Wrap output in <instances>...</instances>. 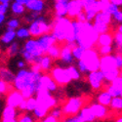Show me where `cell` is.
<instances>
[{
  "instance_id": "obj_9",
  "label": "cell",
  "mask_w": 122,
  "mask_h": 122,
  "mask_svg": "<svg viewBox=\"0 0 122 122\" xmlns=\"http://www.w3.org/2000/svg\"><path fill=\"white\" fill-rule=\"evenodd\" d=\"M49 74L55 80V82L59 86H66L72 81L67 66H56L52 68V70L50 71Z\"/></svg>"
},
{
  "instance_id": "obj_29",
  "label": "cell",
  "mask_w": 122,
  "mask_h": 122,
  "mask_svg": "<svg viewBox=\"0 0 122 122\" xmlns=\"http://www.w3.org/2000/svg\"><path fill=\"white\" fill-rule=\"evenodd\" d=\"M111 99H112V97H111V95L108 93V91L107 89L102 90L97 96V103L108 107L110 102H111Z\"/></svg>"
},
{
  "instance_id": "obj_43",
  "label": "cell",
  "mask_w": 122,
  "mask_h": 122,
  "mask_svg": "<svg viewBox=\"0 0 122 122\" xmlns=\"http://www.w3.org/2000/svg\"><path fill=\"white\" fill-rule=\"evenodd\" d=\"M49 114L51 115V116H53V117H55V118H58V119H60L61 117L63 116V110H62V107H60V106H55L54 107H52L50 109V111H49Z\"/></svg>"
},
{
  "instance_id": "obj_37",
  "label": "cell",
  "mask_w": 122,
  "mask_h": 122,
  "mask_svg": "<svg viewBox=\"0 0 122 122\" xmlns=\"http://www.w3.org/2000/svg\"><path fill=\"white\" fill-rule=\"evenodd\" d=\"M67 68H68V71H69V74H70V77H71L72 81H78L82 78V74H81V72L78 70L75 65L69 66H67Z\"/></svg>"
},
{
  "instance_id": "obj_24",
  "label": "cell",
  "mask_w": 122,
  "mask_h": 122,
  "mask_svg": "<svg viewBox=\"0 0 122 122\" xmlns=\"http://www.w3.org/2000/svg\"><path fill=\"white\" fill-rule=\"evenodd\" d=\"M37 106V100L35 97H29L27 99H25L24 102L19 107V109L23 112H29L31 113L34 110V108Z\"/></svg>"
},
{
  "instance_id": "obj_15",
  "label": "cell",
  "mask_w": 122,
  "mask_h": 122,
  "mask_svg": "<svg viewBox=\"0 0 122 122\" xmlns=\"http://www.w3.org/2000/svg\"><path fill=\"white\" fill-rule=\"evenodd\" d=\"M36 39V41L38 43V46L39 48L42 50V52L44 54L47 53V51L52 47L53 45H55L57 42H56V39L54 38V36L52 35L51 32H47V33H44L42 35L38 36Z\"/></svg>"
},
{
  "instance_id": "obj_53",
  "label": "cell",
  "mask_w": 122,
  "mask_h": 122,
  "mask_svg": "<svg viewBox=\"0 0 122 122\" xmlns=\"http://www.w3.org/2000/svg\"><path fill=\"white\" fill-rule=\"evenodd\" d=\"M76 20L78 22H80V23H85V22H87L86 21V15H85V12L83 11V12H81L77 17H76Z\"/></svg>"
},
{
  "instance_id": "obj_39",
  "label": "cell",
  "mask_w": 122,
  "mask_h": 122,
  "mask_svg": "<svg viewBox=\"0 0 122 122\" xmlns=\"http://www.w3.org/2000/svg\"><path fill=\"white\" fill-rule=\"evenodd\" d=\"M85 50L83 47L81 46H78V45H74L72 48H71V53H72V56L74 58L75 61H78V60H81V58L83 57L84 53H85Z\"/></svg>"
},
{
  "instance_id": "obj_51",
  "label": "cell",
  "mask_w": 122,
  "mask_h": 122,
  "mask_svg": "<svg viewBox=\"0 0 122 122\" xmlns=\"http://www.w3.org/2000/svg\"><path fill=\"white\" fill-rule=\"evenodd\" d=\"M9 10H10V4H2V3H0V14L6 15Z\"/></svg>"
},
{
  "instance_id": "obj_59",
  "label": "cell",
  "mask_w": 122,
  "mask_h": 122,
  "mask_svg": "<svg viewBox=\"0 0 122 122\" xmlns=\"http://www.w3.org/2000/svg\"><path fill=\"white\" fill-rule=\"evenodd\" d=\"M2 109H3V100H2L1 96H0V112L2 111Z\"/></svg>"
},
{
  "instance_id": "obj_52",
  "label": "cell",
  "mask_w": 122,
  "mask_h": 122,
  "mask_svg": "<svg viewBox=\"0 0 122 122\" xmlns=\"http://www.w3.org/2000/svg\"><path fill=\"white\" fill-rule=\"evenodd\" d=\"M17 66L19 69H23V68H26L27 67V63L25 60H20L17 62Z\"/></svg>"
},
{
  "instance_id": "obj_14",
  "label": "cell",
  "mask_w": 122,
  "mask_h": 122,
  "mask_svg": "<svg viewBox=\"0 0 122 122\" xmlns=\"http://www.w3.org/2000/svg\"><path fill=\"white\" fill-rule=\"evenodd\" d=\"M24 100H25V98L23 97L21 92L13 89V90H10L7 93L5 103H6V106L12 107L18 109L19 107L21 106V104L24 102Z\"/></svg>"
},
{
  "instance_id": "obj_36",
  "label": "cell",
  "mask_w": 122,
  "mask_h": 122,
  "mask_svg": "<svg viewBox=\"0 0 122 122\" xmlns=\"http://www.w3.org/2000/svg\"><path fill=\"white\" fill-rule=\"evenodd\" d=\"M60 53H61V46L59 45V44H55V45H53L52 47H51L48 51H47V55L49 56V57H51L54 61H57L58 59H59V57H60Z\"/></svg>"
},
{
  "instance_id": "obj_57",
  "label": "cell",
  "mask_w": 122,
  "mask_h": 122,
  "mask_svg": "<svg viewBox=\"0 0 122 122\" xmlns=\"http://www.w3.org/2000/svg\"><path fill=\"white\" fill-rule=\"evenodd\" d=\"M13 2V0H0V3L2 4H11Z\"/></svg>"
},
{
  "instance_id": "obj_35",
  "label": "cell",
  "mask_w": 122,
  "mask_h": 122,
  "mask_svg": "<svg viewBox=\"0 0 122 122\" xmlns=\"http://www.w3.org/2000/svg\"><path fill=\"white\" fill-rule=\"evenodd\" d=\"M21 44H20V42L18 41H14L12 42L11 44L8 45V48H7V55L9 57H15L16 55H18L20 53V51H21Z\"/></svg>"
},
{
  "instance_id": "obj_17",
  "label": "cell",
  "mask_w": 122,
  "mask_h": 122,
  "mask_svg": "<svg viewBox=\"0 0 122 122\" xmlns=\"http://www.w3.org/2000/svg\"><path fill=\"white\" fill-rule=\"evenodd\" d=\"M83 11H84V9H83L82 0H68L67 17L70 20L76 19V17Z\"/></svg>"
},
{
  "instance_id": "obj_23",
  "label": "cell",
  "mask_w": 122,
  "mask_h": 122,
  "mask_svg": "<svg viewBox=\"0 0 122 122\" xmlns=\"http://www.w3.org/2000/svg\"><path fill=\"white\" fill-rule=\"evenodd\" d=\"M108 93L111 95V97H120L122 93V78L120 76L116 77L112 82H110L107 88Z\"/></svg>"
},
{
  "instance_id": "obj_42",
  "label": "cell",
  "mask_w": 122,
  "mask_h": 122,
  "mask_svg": "<svg viewBox=\"0 0 122 122\" xmlns=\"http://www.w3.org/2000/svg\"><path fill=\"white\" fill-rule=\"evenodd\" d=\"M18 117H19V118H17L18 122H36V119L34 118V116L29 112H25L22 114H19Z\"/></svg>"
},
{
  "instance_id": "obj_60",
  "label": "cell",
  "mask_w": 122,
  "mask_h": 122,
  "mask_svg": "<svg viewBox=\"0 0 122 122\" xmlns=\"http://www.w3.org/2000/svg\"><path fill=\"white\" fill-rule=\"evenodd\" d=\"M114 122H122V115L118 116V117L115 119V121H114Z\"/></svg>"
},
{
  "instance_id": "obj_21",
  "label": "cell",
  "mask_w": 122,
  "mask_h": 122,
  "mask_svg": "<svg viewBox=\"0 0 122 122\" xmlns=\"http://www.w3.org/2000/svg\"><path fill=\"white\" fill-rule=\"evenodd\" d=\"M67 4L68 0H55L54 14L56 19L67 17Z\"/></svg>"
},
{
  "instance_id": "obj_16",
  "label": "cell",
  "mask_w": 122,
  "mask_h": 122,
  "mask_svg": "<svg viewBox=\"0 0 122 122\" xmlns=\"http://www.w3.org/2000/svg\"><path fill=\"white\" fill-rule=\"evenodd\" d=\"M40 83H41V89H40V91H46V92L53 94L57 92L59 89V85L55 82V80L51 77L49 73L43 74V76L41 77V80H40Z\"/></svg>"
},
{
  "instance_id": "obj_22",
  "label": "cell",
  "mask_w": 122,
  "mask_h": 122,
  "mask_svg": "<svg viewBox=\"0 0 122 122\" xmlns=\"http://www.w3.org/2000/svg\"><path fill=\"white\" fill-rule=\"evenodd\" d=\"M54 62L55 61L52 58L49 57L47 54H44L40 58L37 66H39L40 70H41L43 73H50V71L54 67Z\"/></svg>"
},
{
  "instance_id": "obj_58",
  "label": "cell",
  "mask_w": 122,
  "mask_h": 122,
  "mask_svg": "<svg viewBox=\"0 0 122 122\" xmlns=\"http://www.w3.org/2000/svg\"><path fill=\"white\" fill-rule=\"evenodd\" d=\"M13 1L18 2V3H20V4H23V5H25V3H26L27 0H13Z\"/></svg>"
},
{
  "instance_id": "obj_19",
  "label": "cell",
  "mask_w": 122,
  "mask_h": 122,
  "mask_svg": "<svg viewBox=\"0 0 122 122\" xmlns=\"http://www.w3.org/2000/svg\"><path fill=\"white\" fill-rule=\"evenodd\" d=\"M25 6L28 12L42 14L45 11L46 3L45 0H27Z\"/></svg>"
},
{
  "instance_id": "obj_34",
  "label": "cell",
  "mask_w": 122,
  "mask_h": 122,
  "mask_svg": "<svg viewBox=\"0 0 122 122\" xmlns=\"http://www.w3.org/2000/svg\"><path fill=\"white\" fill-rule=\"evenodd\" d=\"M113 37V42H112V47L115 51V53L122 54V34L115 31L112 35Z\"/></svg>"
},
{
  "instance_id": "obj_47",
  "label": "cell",
  "mask_w": 122,
  "mask_h": 122,
  "mask_svg": "<svg viewBox=\"0 0 122 122\" xmlns=\"http://www.w3.org/2000/svg\"><path fill=\"white\" fill-rule=\"evenodd\" d=\"M9 91H10V84L6 83L2 79H0V96L7 94Z\"/></svg>"
},
{
  "instance_id": "obj_48",
  "label": "cell",
  "mask_w": 122,
  "mask_h": 122,
  "mask_svg": "<svg viewBox=\"0 0 122 122\" xmlns=\"http://www.w3.org/2000/svg\"><path fill=\"white\" fill-rule=\"evenodd\" d=\"M113 55H114V62H115L116 68H117L118 70L122 69V54L113 53Z\"/></svg>"
},
{
  "instance_id": "obj_26",
  "label": "cell",
  "mask_w": 122,
  "mask_h": 122,
  "mask_svg": "<svg viewBox=\"0 0 122 122\" xmlns=\"http://www.w3.org/2000/svg\"><path fill=\"white\" fill-rule=\"evenodd\" d=\"M17 36H16V30L10 29V28H6L5 32L0 36V42L4 45H9L12 42H14L16 40Z\"/></svg>"
},
{
  "instance_id": "obj_32",
  "label": "cell",
  "mask_w": 122,
  "mask_h": 122,
  "mask_svg": "<svg viewBox=\"0 0 122 122\" xmlns=\"http://www.w3.org/2000/svg\"><path fill=\"white\" fill-rule=\"evenodd\" d=\"M109 109L114 112L121 113L122 112V98L121 97H113L111 99V102L108 106Z\"/></svg>"
},
{
  "instance_id": "obj_45",
  "label": "cell",
  "mask_w": 122,
  "mask_h": 122,
  "mask_svg": "<svg viewBox=\"0 0 122 122\" xmlns=\"http://www.w3.org/2000/svg\"><path fill=\"white\" fill-rule=\"evenodd\" d=\"M115 23L116 25H119L122 23V10H117V11L111 15V23Z\"/></svg>"
},
{
  "instance_id": "obj_2",
  "label": "cell",
  "mask_w": 122,
  "mask_h": 122,
  "mask_svg": "<svg viewBox=\"0 0 122 122\" xmlns=\"http://www.w3.org/2000/svg\"><path fill=\"white\" fill-rule=\"evenodd\" d=\"M20 54H21L23 60H25L27 65L30 66L37 65L40 58L44 55L42 50L39 48L36 39L31 37L25 41L23 47L21 48V51H20Z\"/></svg>"
},
{
  "instance_id": "obj_30",
  "label": "cell",
  "mask_w": 122,
  "mask_h": 122,
  "mask_svg": "<svg viewBox=\"0 0 122 122\" xmlns=\"http://www.w3.org/2000/svg\"><path fill=\"white\" fill-rule=\"evenodd\" d=\"M19 111L17 108H14L12 107L5 106L1 111V115L3 119H12V118H17L19 116Z\"/></svg>"
},
{
  "instance_id": "obj_62",
  "label": "cell",
  "mask_w": 122,
  "mask_h": 122,
  "mask_svg": "<svg viewBox=\"0 0 122 122\" xmlns=\"http://www.w3.org/2000/svg\"><path fill=\"white\" fill-rule=\"evenodd\" d=\"M120 97H121V98H122V93H121V95H120Z\"/></svg>"
},
{
  "instance_id": "obj_33",
  "label": "cell",
  "mask_w": 122,
  "mask_h": 122,
  "mask_svg": "<svg viewBox=\"0 0 122 122\" xmlns=\"http://www.w3.org/2000/svg\"><path fill=\"white\" fill-rule=\"evenodd\" d=\"M10 10H11V12L15 16H23L26 12V9H25V5L20 4V3L15 2V1H13L11 3V5H10Z\"/></svg>"
},
{
  "instance_id": "obj_11",
  "label": "cell",
  "mask_w": 122,
  "mask_h": 122,
  "mask_svg": "<svg viewBox=\"0 0 122 122\" xmlns=\"http://www.w3.org/2000/svg\"><path fill=\"white\" fill-rule=\"evenodd\" d=\"M86 76H87V81L90 87L94 91H100L104 87V84L106 83L104 73L100 69L89 72Z\"/></svg>"
},
{
  "instance_id": "obj_28",
  "label": "cell",
  "mask_w": 122,
  "mask_h": 122,
  "mask_svg": "<svg viewBox=\"0 0 122 122\" xmlns=\"http://www.w3.org/2000/svg\"><path fill=\"white\" fill-rule=\"evenodd\" d=\"M113 42V37L112 34L109 32H106V33H101L98 36L97 39V46H108V45H112Z\"/></svg>"
},
{
  "instance_id": "obj_41",
  "label": "cell",
  "mask_w": 122,
  "mask_h": 122,
  "mask_svg": "<svg viewBox=\"0 0 122 122\" xmlns=\"http://www.w3.org/2000/svg\"><path fill=\"white\" fill-rule=\"evenodd\" d=\"M104 11L107 12L108 15H112L114 14L117 10H119V6H117L115 3L113 2H110V1H107L106 4H105V7H104Z\"/></svg>"
},
{
  "instance_id": "obj_25",
  "label": "cell",
  "mask_w": 122,
  "mask_h": 122,
  "mask_svg": "<svg viewBox=\"0 0 122 122\" xmlns=\"http://www.w3.org/2000/svg\"><path fill=\"white\" fill-rule=\"evenodd\" d=\"M77 114H78L81 122H94L96 120L89 106H84Z\"/></svg>"
},
{
  "instance_id": "obj_4",
  "label": "cell",
  "mask_w": 122,
  "mask_h": 122,
  "mask_svg": "<svg viewBox=\"0 0 122 122\" xmlns=\"http://www.w3.org/2000/svg\"><path fill=\"white\" fill-rule=\"evenodd\" d=\"M70 20L68 17L56 19L53 22L51 33L56 39V42L59 44H64L66 42V39L67 33L70 28Z\"/></svg>"
},
{
  "instance_id": "obj_27",
  "label": "cell",
  "mask_w": 122,
  "mask_h": 122,
  "mask_svg": "<svg viewBox=\"0 0 122 122\" xmlns=\"http://www.w3.org/2000/svg\"><path fill=\"white\" fill-rule=\"evenodd\" d=\"M0 79H2L8 84H12L15 79V73L8 67L0 66Z\"/></svg>"
},
{
  "instance_id": "obj_31",
  "label": "cell",
  "mask_w": 122,
  "mask_h": 122,
  "mask_svg": "<svg viewBox=\"0 0 122 122\" xmlns=\"http://www.w3.org/2000/svg\"><path fill=\"white\" fill-rule=\"evenodd\" d=\"M16 36L20 41H25L31 37L27 26H20L18 29H16Z\"/></svg>"
},
{
  "instance_id": "obj_10",
  "label": "cell",
  "mask_w": 122,
  "mask_h": 122,
  "mask_svg": "<svg viewBox=\"0 0 122 122\" xmlns=\"http://www.w3.org/2000/svg\"><path fill=\"white\" fill-rule=\"evenodd\" d=\"M35 98L37 100V105L47 108L48 110L58 105V100L53 96V94L46 91H39Z\"/></svg>"
},
{
  "instance_id": "obj_1",
  "label": "cell",
  "mask_w": 122,
  "mask_h": 122,
  "mask_svg": "<svg viewBox=\"0 0 122 122\" xmlns=\"http://www.w3.org/2000/svg\"><path fill=\"white\" fill-rule=\"evenodd\" d=\"M41 70H34L31 68L19 69L15 73V79L13 81V89L21 92L25 99L29 97H35L41 89L40 80L43 76Z\"/></svg>"
},
{
  "instance_id": "obj_44",
  "label": "cell",
  "mask_w": 122,
  "mask_h": 122,
  "mask_svg": "<svg viewBox=\"0 0 122 122\" xmlns=\"http://www.w3.org/2000/svg\"><path fill=\"white\" fill-rule=\"evenodd\" d=\"M84 12H85V15H86V21L92 23L99 11L96 9H90V10H86V11H84Z\"/></svg>"
},
{
  "instance_id": "obj_46",
  "label": "cell",
  "mask_w": 122,
  "mask_h": 122,
  "mask_svg": "<svg viewBox=\"0 0 122 122\" xmlns=\"http://www.w3.org/2000/svg\"><path fill=\"white\" fill-rule=\"evenodd\" d=\"M41 14H38V13H33V12H28V14H26L25 17H24V21L26 23V24H30L31 22H33L34 20L40 16Z\"/></svg>"
},
{
  "instance_id": "obj_18",
  "label": "cell",
  "mask_w": 122,
  "mask_h": 122,
  "mask_svg": "<svg viewBox=\"0 0 122 122\" xmlns=\"http://www.w3.org/2000/svg\"><path fill=\"white\" fill-rule=\"evenodd\" d=\"M116 66H115V62H114V55L113 53L107 55V56H103L101 57L100 60V70L103 73L105 72H108L111 70H115Z\"/></svg>"
},
{
  "instance_id": "obj_55",
  "label": "cell",
  "mask_w": 122,
  "mask_h": 122,
  "mask_svg": "<svg viewBox=\"0 0 122 122\" xmlns=\"http://www.w3.org/2000/svg\"><path fill=\"white\" fill-rule=\"evenodd\" d=\"M0 122H18V120H17V118H12V119H3V118H1Z\"/></svg>"
},
{
  "instance_id": "obj_40",
  "label": "cell",
  "mask_w": 122,
  "mask_h": 122,
  "mask_svg": "<svg viewBox=\"0 0 122 122\" xmlns=\"http://www.w3.org/2000/svg\"><path fill=\"white\" fill-rule=\"evenodd\" d=\"M97 50V52L99 53V55L101 57L103 56H107V55H110L114 52V49L112 47V45H108V46H99Z\"/></svg>"
},
{
  "instance_id": "obj_6",
  "label": "cell",
  "mask_w": 122,
  "mask_h": 122,
  "mask_svg": "<svg viewBox=\"0 0 122 122\" xmlns=\"http://www.w3.org/2000/svg\"><path fill=\"white\" fill-rule=\"evenodd\" d=\"M92 25L94 29L99 34L109 32V28L111 25V16L108 15L107 12H105L104 10L99 11L95 19L93 20Z\"/></svg>"
},
{
  "instance_id": "obj_54",
  "label": "cell",
  "mask_w": 122,
  "mask_h": 122,
  "mask_svg": "<svg viewBox=\"0 0 122 122\" xmlns=\"http://www.w3.org/2000/svg\"><path fill=\"white\" fill-rule=\"evenodd\" d=\"M6 21H7L6 15H4V14H0V26H2L4 24H6Z\"/></svg>"
},
{
  "instance_id": "obj_50",
  "label": "cell",
  "mask_w": 122,
  "mask_h": 122,
  "mask_svg": "<svg viewBox=\"0 0 122 122\" xmlns=\"http://www.w3.org/2000/svg\"><path fill=\"white\" fill-rule=\"evenodd\" d=\"M39 122H60V119L55 118L53 116H51L50 114H48L47 116H45L41 120H39Z\"/></svg>"
},
{
  "instance_id": "obj_61",
  "label": "cell",
  "mask_w": 122,
  "mask_h": 122,
  "mask_svg": "<svg viewBox=\"0 0 122 122\" xmlns=\"http://www.w3.org/2000/svg\"><path fill=\"white\" fill-rule=\"evenodd\" d=\"M119 76L122 78V69H120V70H119Z\"/></svg>"
},
{
  "instance_id": "obj_8",
  "label": "cell",
  "mask_w": 122,
  "mask_h": 122,
  "mask_svg": "<svg viewBox=\"0 0 122 122\" xmlns=\"http://www.w3.org/2000/svg\"><path fill=\"white\" fill-rule=\"evenodd\" d=\"M100 60H101V56L97 52V50L94 48L85 50L83 57L81 58V61L86 66L88 73L91 71H94V70L100 69Z\"/></svg>"
},
{
  "instance_id": "obj_12",
  "label": "cell",
  "mask_w": 122,
  "mask_h": 122,
  "mask_svg": "<svg viewBox=\"0 0 122 122\" xmlns=\"http://www.w3.org/2000/svg\"><path fill=\"white\" fill-rule=\"evenodd\" d=\"M58 60L60 61L58 66H69L74 65L76 61L74 60V58L72 56L71 47L64 43L62 45V47H61V53H60V57Z\"/></svg>"
},
{
  "instance_id": "obj_56",
  "label": "cell",
  "mask_w": 122,
  "mask_h": 122,
  "mask_svg": "<svg viewBox=\"0 0 122 122\" xmlns=\"http://www.w3.org/2000/svg\"><path fill=\"white\" fill-rule=\"evenodd\" d=\"M116 31L122 34V23H121V24H119V25H117V27H116Z\"/></svg>"
},
{
  "instance_id": "obj_7",
  "label": "cell",
  "mask_w": 122,
  "mask_h": 122,
  "mask_svg": "<svg viewBox=\"0 0 122 122\" xmlns=\"http://www.w3.org/2000/svg\"><path fill=\"white\" fill-rule=\"evenodd\" d=\"M85 106V101L82 97H71L66 100V102L63 105L62 110L63 115L71 116L77 114Z\"/></svg>"
},
{
  "instance_id": "obj_49",
  "label": "cell",
  "mask_w": 122,
  "mask_h": 122,
  "mask_svg": "<svg viewBox=\"0 0 122 122\" xmlns=\"http://www.w3.org/2000/svg\"><path fill=\"white\" fill-rule=\"evenodd\" d=\"M62 122H81L78 114H75V115H71V116H66L65 117Z\"/></svg>"
},
{
  "instance_id": "obj_5",
  "label": "cell",
  "mask_w": 122,
  "mask_h": 122,
  "mask_svg": "<svg viewBox=\"0 0 122 122\" xmlns=\"http://www.w3.org/2000/svg\"><path fill=\"white\" fill-rule=\"evenodd\" d=\"M53 22H51L45 16H38L33 22L28 24V29L30 32V36L32 38H37L38 36L44 33L50 32L52 29Z\"/></svg>"
},
{
  "instance_id": "obj_20",
  "label": "cell",
  "mask_w": 122,
  "mask_h": 122,
  "mask_svg": "<svg viewBox=\"0 0 122 122\" xmlns=\"http://www.w3.org/2000/svg\"><path fill=\"white\" fill-rule=\"evenodd\" d=\"M89 107L96 119H105L108 115V107L97 103V102L90 104Z\"/></svg>"
},
{
  "instance_id": "obj_3",
  "label": "cell",
  "mask_w": 122,
  "mask_h": 122,
  "mask_svg": "<svg viewBox=\"0 0 122 122\" xmlns=\"http://www.w3.org/2000/svg\"><path fill=\"white\" fill-rule=\"evenodd\" d=\"M98 36L99 33L94 29L92 23L90 22L81 23V30L75 45L81 46L86 50L94 48L95 45L97 44Z\"/></svg>"
},
{
  "instance_id": "obj_13",
  "label": "cell",
  "mask_w": 122,
  "mask_h": 122,
  "mask_svg": "<svg viewBox=\"0 0 122 122\" xmlns=\"http://www.w3.org/2000/svg\"><path fill=\"white\" fill-rule=\"evenodd\" d=\"M80 30H81V23L78 22L76 19L71 20V21H70V28H69V31L67 33L65 43L72 48L76 44Z\"/></svg>"
},
{
  "instance_id": "obj_38",
  "label": "cell",
  "mask_w": 122,
  "mask_h": 122,
  "mask_svg": "<svg viewBox=\"0 0 122 122\" xmlns=\"http://www.w3.org/2000/svg\"><path fill=\"white\" fill-rule=\"evenodd\" d=\"M22 25V21L21 19L19 18H11L6 21V26L7 28H10V29H13V30H16L18 29Z\"/></svg>"
}]
</instances>
